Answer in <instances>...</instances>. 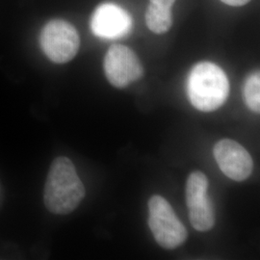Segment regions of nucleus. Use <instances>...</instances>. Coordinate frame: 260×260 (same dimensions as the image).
<instances>
[{
    "instance_id": "423d86ee",
    "label": "nucleus",
    "mask_w": 260,
    "mask_h": 260,
    "mask_svg": "<svg viewBox=\"0 0 260 260\" xmlns=\"http://www.w3.org/2000/svg\"><path fill=\"white\" fill-rule=\"evenodd\" d=\"M214 157L221 171L235 181H244L250 177L253 161L247 149L231 139L220 140L213 149Z\"/></svg>"
},
{
    "instance_id": "7ed1b4c3",
    "label": "nucleus",
    "mask_w": 260,
    "mask_h": 260,
    "mask_svg": "<svg viewBox=\"0 0 260 260\" xmlns=\"http://www.w3.org/2000/svg\"><path fill=\"white\" fill-rule=\"evenodd\" d=\"M148 205V223L158 245L164 249H176L181 246L188 237L187 230L167 200L161 196H152Z\"/></svg>"
},
{
    "instance_id": "f03ea898",
    "label": "nucleus",
    "mask_w": 260,
    "mask_h": 260,
    "mask_svg": "<svg viewBox=\"0 0 260 260\" xmlns=\"http://www.w3.org/2000/svg\"><path fill=\"white\" fill-rule=\"evenodd\" d=\"M229 93V79L220 67L201 62L192 69L187 80V93L198 110L211 112L220 108Z\"/></svg>"
},
{
    "instance_id": "39448f33",
    "label": "nucleus",
    "mask_w": 260,
    "mask_h": 260,
    "mask_svg": "<svg viewBox=\"0 0 260 260\" xmlns=\"http://www.w3.org/2000/svg\"><path fill=\"white\" fill-rule=\"evenodd\" d=\"M104 73L107 80L116 88H125L144 75V69L136 53L129 47L114 45L104 58Z\"/></svg>"
},
{
    "instance_id": "f8f14e48",
    "label": "nucleus",
    "mask_w": 260,
    "mask_h": 260,
    "mask_svg": "<svg viewBox=\"0 0 260 260\" xmlns=\"http://www.w3.org/2000/svg\"><path fill=\"white\" fill-rule=\"evenodd\" d=\"M221 1L230 6L239 7V6H244V5L248 4L251 0H221Z\"/></svg>"
},
{
    "instance_id": "9b49d317",
    "label": "nucleus",
    "mask_w": 260,
    "mask_h": 260,
    "mask_svg": "<svg viewBox=\"0 0 260 260\" xmlns=\"http://www.w3.org/2000/svg\"><path fill=\"white\" fill-rule=\"evenodd\" d=\"M244 98L247 106L251 111H260V76L259 73H254L248 77L244 86Z\"/></svg>"
},
{
    "instance_id": "ddd939ff",
    "label": "nucleus",
    "mask_w": 260,
    "mask_h": 260,
    "mask_svg": "<svg viewBox=\"0 0 260 260\" xmlns=\"http://www.w3.org/2000/svg\"><path fill=\"white\" fill-rule=\"evenodd\" d=\"M150 2L153 3V4L159 5V6L172 8L174 3L176 2V0H150Z\"/></svg>"
},
{
    "instance_id": "1a4fd4ad",
    "label": "nucleus",
    "mask_w": 260,
    "mask_h": 260,
    "mask_svg": "<svg viewBox=\"0 0 260 260\" xmlns=\"http://www.w3.org/2000/svg\"><path fill=\"white\" fill-rule=\"evenodd\" d=\"M172 8L149 3L146 12V23L150 31L155 34H165L173 25Z\"/></svg>"
},
{
    "instance_id": "6e6552de",
    "label": "nucleus",
    "mask_w": 260,
    "mask_h": 260,
    "mask_svg": "<svg viewBox=\"0 0 260 260\" xmlns=\"http://www.w3.org/2000/svg\"><path fill=\"white\" fill-rule=\"evenodd\" d=\"M189 219L193 228L199 232H208L215 224V211L208 195L187 205Z\"/></svg>"
},
{
    "instance_id": "9d476101",
    "label": "nucleus",
    "mask_w": 260,
    "mask_h": 260,
    "mask_svg": "<svg viewBox=\"0 0 260 260\" xmlns=\"http://www.w3.org/2000/svg\"><path fill=\"white\" fill-rule=\"evenodd\" d=\"M208 187V178L205 174L199 171L193 172L186 182V205H190L207 196Z\"/></svg>"
},
{
    "instance_id": "20e7f679",
    "label": "nucleus",
    "mask_w": 260,
    "mask_h": 260,
    "mask_svg": "<svg viewBox=\"0 0 260 260\" xmlns=\"http://www.w3.org/2000/svg\"><path fill=\"white\" fill-rule=\"evenodd\" d=\"M40 45L49 60L65 64L77 54L80 39L73 24L63 19H52L43 28Z\"/></svg>"
},
{
    "instance_id": "0eeeda50",
    "label": "nucleus",
    "mask_w": 260,
    "mask_h": 260,
    "mask_svg": "<svg viewBox=\"0 0 260 260\" xmlns=\"http://www.w3.org/2000/svg\"><path fill=\"white\" fill-rule=\"evenodd\" d=\"M93 34L104 39H117L129 33L132 19L126 11L111 3L99 6L91 19Z\"/></svg>"
},
{
    "instance_id": "f257e3e1",
    "label": "nucleus",
    "mask_w": 260,
    "mask_h": 260,
    "mask_svg": "<svg viewBox=\"0 0 260 260\" xmlns=\"http://www.w3.org/2000/svg\"><path fill=\"white\" fill-rule=\"evenodd\" d=\"M85 194V187L72 160L65 156L56 158L49 169L44 192L48 211L57 215L72 213Z\"/></svg>"
}]
</instances>
